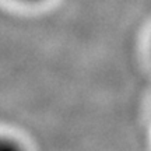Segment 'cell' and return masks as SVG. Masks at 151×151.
Instances as JSON below:
<instances>
[{
  "mask_svg": "<svg viewBox=\"0 0 151 151\" xmlns=\"http://www.w3.org/2000/svg\"><path fill=\"white\" fill-rule=\"evenodd\" d=\"M1 151H22L18 143L13 139H3L1 141Z\"/></svg>",
  "mask_w": 151,
  "mask_h": 151,
  "instance_id": "1",
  "label": "cell"
},
{
  "mask_svg": "<svg viewBox=\"0 0 151 151\" xmlns=\"http://www.w3.org/2000/svg\"><path fill=\"white\" fill-rule=\"evenodd\" d=\"M22 1H38V0H22Z\"/></svg>",
  "mask_w": 151,
  "mask_h": 151,
  "instance_id": "2",
  "label": "cell"
}]
</instances>
